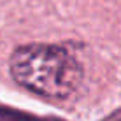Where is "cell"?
<instances>
[{
	"label": "cell",
	"instance_id": "obj_1",
	"mask_svg": "<svg viewBox=\"0 0 121 121\" xmlns=\"http://www.w3.org/2000/svg\"><path fill=\"white\" fill-rule=\"evenodd\" d=\"M11 76L19 86L51 100L72 97L81 86L82 67L61 46L26 44L14 49Z\"/></svg>",
	"mask_w": 121,
	"mask_h": 121
}]
</instances>
